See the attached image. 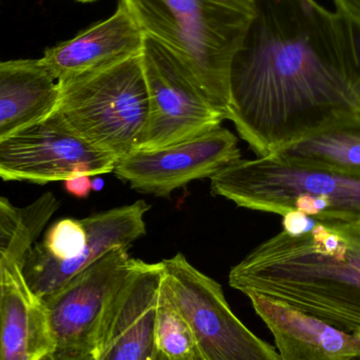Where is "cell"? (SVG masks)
<instances>
[{"label":"cell","mask_w":360,"mask_h":360,"mask_svg":"<svg viewBox=\"0 0 360 360\" xmlns=\"http://www.w3.org/2000/svg\"><path fill=\"white\" fill-rule=\"evenodd\" d=\"M228 118L258 158L360 109V27L314 0H254Z\"/></svg>","instance_id":"obj_1"},{"label":"cell","mask_w":360,"mask_h":360,"mask_svg":"<svg viewBox=\"0 0 360 360\" xmlns=\"http://www.w3.org/2000/svg\"><path fill=\"white\" fill-rule=\"evenodd\" d=\"M229 285L360 334V221L317 220L297 236L281 231L231 269Z\"/></svg>","instance_id":"obj_2"},{"label":"cell","mask_w":360,"mask_h":360,"mask_svg":"<svg viewBox=\"0 0 360 360\" xmlns=\"http://www.w3.org/2000/svg\"><path fill=\"white\" fill-rule=\"evenodd\" d=\"M146 36L170 49L205 98L228 118L230 71L254 0H120Z\"/></svg>","instance_id":"obj_3"},{"label":"cell","mask_w":360,"mask_h":360,"mask_svg":"<svg viewBox=\"0 0 360 360\" xmlns=\"http://www.w3.org/2000/svg\"><path fill=\"white\" fill-rule=\"evenodd\" d=\"M211 191L253 211L360 221L359 175L307 168L278 155L237 160L212 177Z\"/></svg>","instance_id":"obj_4"},{"label":"cell","mask_w":360,"mask_h":360,"mask_svg":"<svg viewBox=\"0 0 360 360\" xmlns=\"http://www.w3.org/2000/svg\"><path fill=\"white\" fill-rule=\"evenodd\" d=\"M54 113L76 135L122 160L139 149L149 117L141 54L57 80Z\"/></svg>","instance_id":"obj_5"},{"label":"cell","mask_w":360,"mask_h":360,"mask_svg":"<svg viewBox=\"0 0 360 360\" xmlns=\"http://www.w3.org/2000/svg\"><path fill=\"white\" fill-rule=\"evenodd\" d=\"M145 200L92 214L84 219L55 222L42 243H34L21 262L32 291L44 300L116 248L129 249L147 233Z\"/></svg>","instance_id":"obj_6"},{"label":"cell","mask_w":360,"mask_h":360,"mask_svg":"<svg viewBox=\"0 0 360 360\" xmlns=\"http://www.w3.org/2000/svg\"><path fill=\"white\" fill-rule=\"evenodd\" d=\"M160 262L162 292L190 328L201 360H281L233 313L221 285L184 254Z\"/></svg>","instance_id":"obj_7"},{"label":"cell","mask_w":360,"mask_h":360,"mask_svg":"<svg viewBox=\"0 0 360 360\" xmlns=\"http://www.w3.org/2000/svg\"><path fill=\"white\" fill-rule=\"evenodd\" d=\"M141 63L149 117L137 150L168 147L219 128L224 116L205 98L170 49L145 35Z\"/></svg>","instance_id":"obj_8"},{"label":"cell","mask_w":360,"mask_h":360,"mask_svg":"<svg viewBox=\"0 0 360 360\" xmlns=\"http://www.w3.org/2000/svg\"><path fill=\"white\" fill-rule=\"evenodd\" d=\"M118 160L72 132L56 113L0 137V179L46 184L109 174Z\"/></svg>","instance_id":"obj_9"},{"label":"cell","mask_w":360,"mask_h":360,"mask_svg":"<svg viewBox=\"0 0 360 360\" xmlns=\"http://www.w3.org/2000/svg\"><path fill=\"white\" fill-rule=\"evenodd\" d=\"M239 160L238 139L219 127L168 147L135 150L118 160L114 174L137 192L168 198L177 188L212 179Z\"/></svg>","instance_id":"obj_10"},{"label":"cell","mask_w":360,"mask_h":360,"mask_svg":"<svg viewBox=\"0 0 360 360\" xmlns=\"http://www.w3.org/2000/svg\"><path fill=\"white\" fill-rule=\"evenodd\" d=\"M139 262L116 248L44 298L56 349L94 353L108 304Z\"/></svg>","instance_id":"obj_11"},{"label":"cell","mask_w":360,"mask_h":360,"mask_svg":"<svg viewBox=\"0 0 360 360\" xmlns=\"http://www.w3.org/2000/svg\"><path fill=\"white\" fill-rule=\"evenodd\" d=\"M162 262L139 259L112 296L101 321L94 360H153Z\"/></svg>","instance_id":"obj_12"},{"label":"cell","mask_w":360,"mask_h":360,"mask_svg":"<svg viewBox=\"0 0 360 360\" xmlns=\"http://www.w3.org/2000/svg\"><path fill=\"white\" fill-rule=\"evenodd\" d=\"M30 248L6 259L0 295V360H41L56 350L44 300L23 277L21 262Z\"/></svg>","instance_id":"obj_13"},{"label":"cell","mask_w":360,"mask_h":360,"mask_svg":"<svg viewBox=\"0 0 360 360\" xmlns=\"http://www.w3.org/2000/svg\"><path fill=\"white\" fill-rule=\"evenodd\" d=\"M247 296L274 336L281 360H349L360 354V334L340 331L270 298Z\"/></svg>","instance_id":"obj_14"},{"label":"cell","mask_w":360,"mask_h":360,"mask_svg":"<svg viewBox=\"0 0 360 360\" xmlns=\"http://www.w3.org/2000/svg\"><path fill=\"white\" fill-rule=\"evenodd\" d=\"M145 34L122 4L105 20L84 30L72 39L46 49L42 65L55 80L86 70L139 56Z\"/></svg>","instance_id":"obj_15"},{"label":"cell","mask_w":360,"mask_h":360,"mask_svg":"<svg viewBox=\"0 0 360 360\" xmlns=\"http://www.w3.org/2000/svg\"><path fill=\"white\" fill-rule=\"evenodd\" d=\"M57 97V80L40 59L0 63V137L50 115Z\"/></svg>","instance_id":"obj_16"},{"label":"cell","mask_w":360,"mask_h":360,"mask_svg":"<svg viewBox=\"0 0 360 360\" xmlns=\"http://www.w3.org/2000/svg\"><path fill=\"white\" fill-rule=\"evenodd\" d=\"M274 155L307 168L360 176V109Z\"/></svg>","instance_id":"obj_17"},{"label":"cell","mask_w":360,"mask_h":360,"mask_svg":"<svg viewBox=\"0 0 360 360\" xmlns=\"http://www.w3.org/2000/svg\"><path fill=\"white\" fill-rule=\"evenodd\" d=\"M58 207L59 201L50 192L25 207L0 196V264L19 248L34 245Z\"/></svg>","instance_id":"obj_18"},{"label":"cell","mask_w":360,"mask_h":360,"mask_svg":"<svg viewBox=\"0 0 360 360\" xmlns=\"http://www.w3.org/2000/svg\"><path fill=\"white\" fill-rule=\"evenodd\" d=\"M156 350L170 360H201L192 332L160 287L155 328Z\"/></svg>","instance_id":"obj_19"},{"label":"cell","mask_w":360,"mask_h":360,"mask_svg":"<svg viewBox=\"0 0 360 360\" xmlns=\"http://www.w3.org/2000/svg\"><path fill=\"white\" fill-rule=\"evenodd\" d=\"M317 220L297 211L288 212L283 216V231L288 234L297 236L312 230Z\"/></svg>","instance_id":"obj_20"},{"label":"cell","mask_w":360,"mask_h":360,"mask_svg":"<svg viewBox=\"0 0 360 360\" xmlns=\"http://www.w3.org/2000/svg\"><path fill=\"white\" fill-rule=\"evenodd\" d=\"M89 175H77L65 180V188L69 194L77 198H86L92 192V179Z\"/></svg>","instance_id":"obj_21"},{"label":"cell","mask_w":360,"mask_h":360,"mask_svg":"<svg viewBox=\"0 0 360 360\" xmlns=\"http://www.w3.org/2000/svg\"><path fill=\"white\" fill-rule=\"evenodd\" d=\"M338 12L360 27V0H334Z\"/></svg>","instance_id":"obj_22"},{"label":"cell","mask_w":360,"mask_h":360,"mask_svg":"<svg viewBox=\"0 0 360 360\" xmlns=\"http://www.w3.org/2000/svg\"><path fill=\"white\" fill-rule=\"evenodd\" d=\"M41 360H94L93 352H77V351L56 349Z\"/></svg>","instance_id":"obj_23"},{"label":"cell","mask_w":360,"mask_h":360,"mask_svg":"<svg viewBox=\"0 0 360 360\" xmlns=\"http://www.w3.org/2000/svg\"><path fill=\"white\" fill-rule=\"evenodd\" d=\"M32 245H23V247L19 248L18 250L23 249V248H30V247H32ZM18 250H16V251H15V252L18 251ZM15 252H14V253H15ZM14 253H12V254H14ZM12 254H11V255H12ZM10 256H8V257H10ZM8 258H6V259H4V262H2L1 264H0V295H1L2 285H4V264H6V259H8Z\"/></svg>","instance_id":"obj_24"},{"label":"cell","mask_w":360,"mask_h":360,"mask_svg":"<svg viewBox=\"0 0 360 360\" xmlns=\"http://www.w3.org/2000/svg\"><path fill=\"white\" fill-rule=\"evenodd\" d=\"M105 186V182L101 179H95L92 180V188L94 191H101Z\"/></svg>","instance_id":"obj_25"},{"label":"cell","mask_w":360,"mask_h":360,"mask_svg":"<svg viewBox=\"0 0 360 360\" xmlns=\"http://www.w3.org/2000/svg\"><path fill=\"white\" fill-rule=\"evenodd\" d=\"M153 360H170L168 357L165 356L162 353H160V351L156 350L155 357H154Z\"/></svg>","instance_id":"obj_26"},{"label":"cell","mask_w":360,"mask_h":360,"mask_svg":"<svg viewBox=\"0 0 360 360\" xmlns=\"http://www.w3.org/2000/svg\"><path fill=\"white\" fill-rule=\"evenodd\" d=\"M349 360H360V354L356 355V356L352 357V359Z\"/></svg>","instance_id":"obj_27"},{"label":"cell","mask_w":360,"mask_h":360,"mask_svg":"<svg viewBox=\"0 0 360 360\" xmlns=\"http://www.w3.org/2000/svg\"><path fill=\"white\" fill-rule=\"evenodd\" d=\"M77 1H80V2H92V1H95V0H77Z\"/></svg>","instance_id":"obj_28"}]
</instances>
